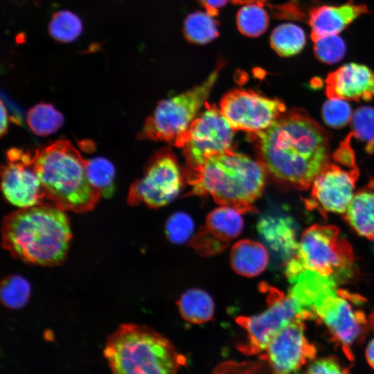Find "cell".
<instances>
[{"mask_svg":"<svg viewBox=\"0 0 374 374\" xmlns=\"http://www.w3.org/2000/svg\"><path fill=\"white\" fill-rule=\"evenodd\" d=\"M257 160L277 182L309 188L330 161V136L305 110L292 109L269 128L249 134Z\"/></svg>","mask_w":374,"mask_h":374,"instance_id":"cell-1","label":"cell"},{"mask_svg":"<svg viewBox=\"0 0 374 374\" xmlns=\"http://www.w3.org/2000/svg\"><path fill=\"white\" fill-rule=\"evenodd\" d=\"M72 234L64 211L51 204L19 208L1 224L2 246L15 258L42 266L61 264Z\"/></svg>","mask_w":374,"mask_h":374,"instance_id":"cell-2","label":"cell"},{"mask_svg":"<svg viewBox=\"0 0 374 374\" xmlns=\"http://www.w3.org/2000/svg\"><path fill=\"white\" fill-rule=\"evenodd\" d=\"M267 175L258 160L231 149L206 160L188 182L187 195L211 196L242 214L256 211L253 204L263 193Z\"/></svg>","mask_w":374,"mask_h":374,"instance_id":"cell-3","label":"cell"},{"mask_svg":"<svg viewBox=\"0 0 374 374\" xmlns=\"http://www.w3.org/2000/svg\"><path fill=\"white\" fill-rule=\"evenodd\" d=\"M87 159L66 139L34 151L33 168L49 204L62 211L92 210L102 195L89 181Z\"/></svg>","mask_w":374,"mask_h":374,"instance_id":"cell-4","label":"cell"},{"mask_svg":"<svg viewBox=\"0 0 374 374\" xmlns=\"http://www.w3.org/2000/svg\"><path fill=\"white\" fill-rule=\"evenodd\" d=\"M103 355L112 374H177L185 362L168 338L135 323L118 326L108 337Z\"/></svg>","mask_w":374,"mask_h":374,"instance_id":"cell-5","label":"cell"},{"mask_svg":"<svg viewBox=\"0 0 374 374\" xmlns=\"http://www.w3.org/2000/svg\"><path fill=\"white\" fill-rule=\"evenodd\" d=\"M353 262L352 248L336 226L314 224L303 233L295 254L286 262L285 274L289 280L309 270L338 282L349 274Z\"/></svg>","mask_w":374,"mask_h":374,"instance_id":"cell-6","label":"cell"},{"mask_svg":"<svg viewBox=\"0 0 374 374\" xmlns=\"http://www.w3.org/2000/svg\"><path fill=\"white\" fill-rule=\"evenodd\" d=\"M224 66V60H220L202 83L159 102L154 112L145 120L138 139L164 141L180 148L185 134L207 102Z\"/></svg>","mask_w":374,"mask_h":374,"instance_id":"cell-7","label":"cell"},{"mask_svg":"<svg viewBox=\"0 0 374 374\" xmlns=\"http://www.w3.org/2000/svg\"><path fill=\"white\" fill-rule=\"evenodd\" d=\"M234 130L215 105L205 104L184 136L180 148L185 159L186 183L207 159L232 149Z\"/></svg>","mask_w":374,"mask_h":374,"instance_id":"cell-8","label":"cell"},{"mask_svg":"<svg viewBox=\"0 0 374 374\" xmlns=\"http://www.w3.org/2000/svg\"><path fill=\"white\" fill-rule=\"evenodd\" d=\"M186 183L181 167L170 148L157 151L146 164L143 176L129 189L127 203L160 208L174 200Z\"/></svg>","mask_w":374,"mask_h":374,"instance_id":"cell-9","label":"cell"},{"mask_svg":"<svg viewBox=\"0 0 374 374\" xmlns=\"http://www.w3.org/2000/svg\"><path fill=\"white\" fill-rule=\"evenodd\" d=\"M266 288L268 290L267 309L259 314L238 317L235 319L247 332L244 343L238 346L246 355H257L265 351L276 335L292 321L299 318L305 321L310 319L289 293L285 295L274 288Z\"/></svg>","mask_w":374,"mask_h":374,"instance_id":"cell-10","label":"cell"},{"mask_svg":"<svg viewBox=\"0 0 374 374\" xmlns=\"http://www.w3.org/2000/svg\"><path fill=\"white\" fill-rule=\"evenodd\" d=\"M362 301L359 296L337 289L314 312V319L326 326L350 361L354 360L353 346L363 339L368 326Z\"/></svg>","mask_w":374,"mask_h":374,"instance_id":"cell-11","label":"cell"},{"mask_svg":"<svg viewBox=\"0 0 374 374\" xmlns=\"http://www.w3.org/2000/svg\"><path fill=\"white\" fill-rule=\"evenodd\" d=\"M219 108L234 131L249 134L267 130L286 112L281 100L245 89L228 91Z\"/></svg>","mask_w":374,"mask_h":374,"instance_id":"cell-12","label":"cell"},{"mask_svg":"<svg viewBox=\"0 0 374 374\" xmlns=\"http://www.w3.org/2000/svg\"><path fill=\"white\" fill-rule=\"evenodd\" d=\"M1 169V190L5 198L19 208L49 204L33 168L34 152L12 148Z\"/></svg>","mask_w":374,"mask_h":374,"instance_id":"cell-13","label":"cell"},{"mask_svg":"<svg viewBox=\"0 0 374 374\" xmlns=\"http://www.w3.org/2000/svg\"><path fill=\"white\" fill-rule=\"evenodd\" d=\"M341 165L329 161L316 177L311 185L308 206L321 213H346L355 195L359 169L357 166L344 168L347 165Z\"/></svg>","mask_w":374,"mask_h":374,"instance_id":"cell-14","label":"cell"},{"mask_svg":"<svg viewBox=\"0 0 374 374\" xmlns=\"http://www.w3.org/2000/svg\"><path fill=\"white\" fill-rule=\"evenodd\" d=\"M305 321H292L269 342L265 358L271 374H294L314 359L317 349L305 336Z\"/></svg>","mask_w":374,"mask_h":374,"instance_id":"cell-15","label":"cell"},{"mask_svg":"<svg viewBox=\"0 0 374 374\" xmlns=\"http://www.w3.org/2000/svg\"><path fill=\"white\" fill-rule=\"evenodd\" d=\"M242 214L226 206L213 210L204 224L192 236L189 245L202 256L220 253L241 233L244 226Z\"/></svg>","mask_w":374,"mask_h":374,"instance_id":"cell-16","label":"cell"},{"mask_svg":"<svg viewBox=\"0 0 374 374\" xmlns=\"http://www.w3.org/2000/svg\"><path fill=\"white\" fill-rule=\"evenodd\" d=\"M325 82L328 98L354 101L374 98V71L364 64H346L330 73Z\"/></svg>","mask_w":374,"mask_h":374,"instance_id":"cell-17","label":"cell"},{"mask_svg":"<svg viewBox=\"0 0 374 374\" xmlns=\"http://www.w3.org/2000/svg\"><path fill=\"white\" fill-rule=\"evenodd\" d=\"M368 11L366 5L351 1L340 6L325 5L313 8L308 17L312 41L328 35H338Z\"/></svg>","mask_w":374,"mask_h":374,"instance_id":"cell-18","label":"cell"},{"mask_svg":"<svg viewBox=\"0 0 374 374\" xmlns=\"http://www.w3.org/2000/svg\"><path fill=\"white\" fill-rule=\"evenodd\" d=\"M258 230L269 246L286 262L295 254L299 242L293 221L287 217H267L258 224Z\"/></svg>","mask_w":374,"mask_h":374,"instance_id":"cell-19","label":"cell"},{"mask_svg":"<svg viewBox=\"0 0 374 374\" xmlns=\"http://www.w3.org/2000/svg\"><path fill=\"white\" fill-rule=\"evenodd\" d=\"M231 265L238 274L255 277L266 269L269 256L264 245L251 240H241L235 242L230 253Z\"/></svg>","mask_w":374,"mask_h":374,"instance_id":"cell-20","label":"cell"},{"mask_svg":"<svg viewBox=\"0 0 374 374\" xmlns=\"http://www.w3.org/2000/svg\"><path fill=\"white\" fill-rule=\"evenodd\" d=\"M344 214L346 220L359 235L374 240V192L357 193Z\"/></svg>","mask_w":374,"mask_h":374,"instance_id":"cell-21","label":"cell"},{"mask_svg":"<svg viewBox=\"0 0 374 374\" xmlns=\"http://www.w3.org/2000/svg\"><path fill=\"white\" fill-rule=\"evenodd\" d=\"M177 305L183 319L192 323H204L213 317V301L207 292L200 289L187 290L179 298Z\"/></svg>","mask_w":374,"mask_h":374,"instance_id":"cell-22","label":"cell"},{"mask_svg":"<svg viewBox=\"0 0 374 374\" xmlns=\"http://www.w3.org/2000/svg\"><path fill=\"white\" fill-rule=\"evenodd\" d=\"M306 37L304 30L298 25L285 23L276 26L270 36L272 49L283 57H290L298 54L305 45Z\"/></svg>","mask_w":374,"mask_h":374,"instance_id":"cell-23","label":"cell"},{"mask_svg":"<svg viewBox=\"0 0 374 374\" xmlns=\"http://www.w3.org/2000/svg\"><path fill=\"white\" fill-rule=\"evenodd\" d=\"M26 122L34 134L45 136L53 134L60 129L64 119L62 113L53 105L40 103L28 111Z\"/></svg>","mask_w":374,"mask_h":374,"instance_id":"cell-24","label":"cell"},{"mask_svg":"<svg viewBox=\"0 0 374 374\" xmlns=\"http://www.w3.org/2000/svg\"><path fill=\"white\" fill-rule=\"evenodd\" d=\"M206 12L196 11L184 20L183 33L190 43L206 44L219 35L218 23Z\"/></svg>","mask_w":374,"mask_h":374,"instance_id":"cell-25","label":"cell"},{"mask_svg":"<svg viewBox=\"0 0 374 374\" xmlns=\"http://www.w3.org/2000/svg\"><path fill=\"white\" fill-rule=\"evenodd\" d=\"M263 4L251 3L241 7L236 15V24L239 31L250 37L262 35L269 25L267 12Z\"/></svg>","mask_w":374,"mask_h":374,"instance_id":"cell-26","label":"cell"},{"mask_svg":"<svg viewBox=\"0 0 374 374\" xmlns=\"http://www.w3.org/2000/svg\"><path fill=\"white\" fill-rule=\"evenodd\" d=\"M86 174L90 184L105 197H110L114 190L115 168L103 157H95L86 162Z\"/></svg>","mask_w":374,"mask_h":374,"instance_id":"cell-27","label":"cell"},{"mask_svg":"<svg viewBox=\"0 0 374 374\" xmlns=\"http://www.w3.org/2000/svg\"><path fill=\"white\" fill-rule=\"evenodd\" d=\"M1 301L10 309H20L28 301L30 285L23 276L14 274L6 277L1 283Z\"/></svg>","mask_w":374,"mask_h":374,"instance_id":"cell-28","label":"cell"},{"mask_svg":"<svg viewBox=\"0 0 374 374\" xmlns=\"http://www.w3.org/2000/svg\"><path fill=\"white\" fill-rule=\"evenodd\" d=\"M82 24L74 13L67 11L55 12L49 23L48 31L57 42L69 43L74 41L82 33Z\"/></svg>","mask_w":374,"mask_h":374,"instance_id":"cell-29","label":"cell"},{"mask_svg":"<svg viewBox=\"0 0 374 374\" xmlns=\"http://www.w3.org/2000/svg\"><path fill=\"white\" fill-rule=\"evenodd\" d=\"M351 134L365 144L369 154L374 153V106H362L352 116Z\"/></svg>","mask_w":374,"mask_h":374,"instance_id":"cell-30","label":"cell"},{"mask_svg":"<svg viewBox=\"0 0 374 374\" xmlns=\"http://www.w3.org/2000/svg\"><path fill=\"white\" fill-rule=\"evenodd\" d=\"M314 52L321 62L332 64L343 59L346 46L338 35H328L314 42Z\"/></svg>","mask_w":374,"mask_h":374,"instance_id":"cell-31","label":"cell"},{"mask_svg":"<svg viewBox=\"0 0 374 374\" xmlns=\"http://www.w3.org/2000/svg\"><path fill=\"white\" fill-rule=\"evenodd\" d=\"M321 115L328 126L340 128L351 120L352 110L350 105L344 100L329 98L323 105Z\"/></svg>","mask_w":374,"mask_h":374,"instance_id":"cell-32","label":"cell"},{"mask_svg":"<svg viewBox=\"0 0 374 374\" xmlns=\"http://www.w3.org/2000/svg\"><path fill=\"white\" fill-rule=\"evenodd\" d=\"M165 229L166 236L171 242L182 244L191 237L194 223L188 215L177 212L169 217Z\"/></svg>","mask_w":374,"mask_h":374,"instance_id":"cell-33","label":"cell"},{"mask_svg":"<svg viewBox=\"0 0 374 374\" xmlns=\"http://www.w3.org/2000/svg\"><path fill=\"white\" fill-rule=\"evenodd\" d=\"M349 369L334 356L317 359L311 362L305 374H348Z\"/></svg>","mask_w":374,"mask_h":374,"instance_id":"cell-34","label":"cell"},{"mask_svg":"<svg viewBox=\"0 0 374 374\" xmlns=\"http://www.w3.org/2000/svg\"><path fill=\"white\" fill-rule=\"evenodd\" d=\"M205 9V11L213 17L218 15L220 8L224 6L229 0H197Z\"/></svg>","mask_w":374,"mask_h":374,"instance_id":"cell-35","label":"cell"},{"mask_svg":"<svg viewBox=\"0 0 374 374\" xmlns=\"http://www.w3.org/2000/svg\"><path fill=\"white\" fill-rule=\"evenodd\" d=\"M8 127V114L3 101H1V125L0 134L3 136L7 133Z\"/></svg>","mask_w":374,"mask_h":374,"instance_id":"cell-36","label":"cell"},{"mask_svg":"<svg viewBox=\"0 0 374 374\" xmlns=\"http://www.w3.org/2000/svg\"><path fill=\"white\" fill-rule=\"evenodd\" d=\"M366 357L369 365L374 369V339H371L367 345Z\"/></svg>","mask_w":374,"mask_h":374,"instance_id":"cell-37","label":"cell"},{"mask_svg":"<svg viewBox=\"0 0 374 374\" xmlns=\"http://www.w3.org/2000/svg\"><path fill=\"white\" fill-rule=\"evenodd\" d=\"M234 4H247L251 3H257L264 4L268 0H231Z\"/></svg>","mask_w":374,"mask_h":374,"instance_id":"cell-38","label":"cell"},{"mask_svg":"<svg viewBox=\"0 0 374 374\" xmlns=\"http://www.w3.org/2000/svg\"><path fill=\"white\" fill-rule=\"evenodd\" d=\"M26 40V36L24 33H19L16 37V42L19 44L24 43Z\"/></svg>","mask_w":374,"mask_h":374,"instance_id":"cell-39","label":"cell"},{"mask_svg":"<svg viewBox=\"0 0 374 374\" xmlns=\"http://www.w3.org/2000/svg\"><path fill=\"white\" fill-rule=\"evenodd\" d=\"M371 324L373 328L374 329V314L371 317Z\"/></svg>","mask_w":374,"mask_h":374,"instance_id":"cell-40","label":"cell"}]
</instances>
